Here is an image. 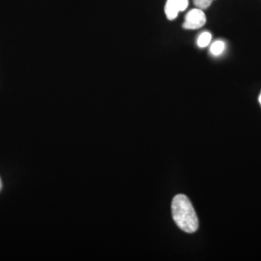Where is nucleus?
<instances>
[{
  "label": "nucleus",
  "instance_id": "nucleus-1",
  "mask_svg": "<svg viewBox=\"0 0 261 261\" xmlns=\"http://www.w3.org/2000/svg\"><path fill=\"white\" fill-rule=\"evenodd\" d=\"M173 219L175 223L187 233H194L198 228V219L188 197L185 195L175 196L171 204Z\"/></svg>",
  "mask_w": 261,
  "mask_h": 261
},
{
  "label": "nucleus",
  "instance_id": "nucleus-2",
  "mask_svg": "<svg viewBox=\"0 0 261 261\" xmlns=\"http://www.w3.org/2000/svg\"><path fill=\"white\" fill-rule=\"evenodd\" d=\"M206 23L205 13L200 8H195L188 12L185 16V22L183 23V28L195 30L200 29Z\"/></svg>",
  "mask_w": 261,
  "mask_h": 261
},
{
  "label": "nucleus",
  "instance_id": "nucleus-3",
  "mask_svg": "<svg viewBox=\"0 0 261 261\" xmlns=\"http://www.w3.org/2000/svg\"><path fill=\"white\" fill-rule=\"evenodd\" d=\"M189 0H167L165 6V13L168 20H174L179 12L187 9Z\"/></svg>",
  "mask_w": 261,
  "mask_h": 261
},
{
  "label": "nucleus",
  "instance_id": "nucleus-4",
  "mask_svg": "<svg viewBox=\"0 0 261 261\" xmlns=\"http://www.w3.org/2000/svg\"><path fill=\"white\" fill-rule=\"evenodd\" d=\"M211 34L209 32H203L200 34L197 40V45L201 48L207 47L211 41Z\"/></svg>",
  "mask_w": 261,
  "mask_h": 261
},
{
  "label": "nucleus",
  "instance_id": "nucleus-5",
  "mask_svg": "<svg viewBox=\"0 0 261 261\" xmlns=\"http://www.w3.org/2000/svg\"><path fill=\"white\" fill-rule=\"evenodd\" d=\"M225 44L222 41H216L211 45V53L215 56H219L224 50Z\"/></svg>",
  "mask_w": 261,
  "mask_h": 261
},
{
  "label": "nucleus",
  "instance_id": "nucleus-6",
  "mask_svg": "<svg viewBox=\"0 0 261 261\" xmlns=\"http://www.w3.org/2000/svg\"><path fill=\"white\" fill-rule=\"evenodd\" d=\"M214 1V0H193L195 6L202 10L209 8Z\"/></svg>",
  "mask_w": 261,
  "mask_h": 261
},
{
  "label": "nucleus",
  "instance_id": "nucleus-7",
  "mask_svg": "<svg viewBox=\"0 0 261 261\" xmlns=\"http://www.w3.org/2000/svg\"><path fill=\"white\" fill-rule=\"evenodd\" d=\"M2 187H3V184H2L1 178H0V190H1Z\"/></svg>",
  "mask_w": 261,
  "mask_h": 261
},
{
  "label": "nucleus",
  "instance_id": "nucleus-8",
  "mask_svg": "<svg viewBox=\"0 0 261 261\" xmlns=\"http://www.w3.org/2000/svg\"><path fill=\"white\" fill-rule=\"evenodd\" d=\"M259 102H260L261 105V93L260 94V97H259Z\"/></svg>",
  "mask_w": 261,
  "mask_h": 261
}]
</instances>
